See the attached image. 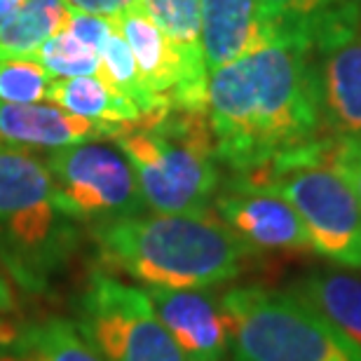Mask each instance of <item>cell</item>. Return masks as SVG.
Instances as JSON below:
<instances>
[{
  "instance_id": "obj_1",
  "label": "cell",
  "mask_w": 361,
  "mask_h": 361,
  "mask_svg": "<svg viewBox=\"0 0 361 361\" xmlns=\"http://www.w3.org/2000/svg\"><path fill=\"white\" fill-rule=\"evenodd\" d=\"M207 120L230 174L254 176L274 160L331 136L322 118L317 54L274 35L209 73Z\"/></svg>"
},
{
  "instance_id": "obj_2",
  "label": "cell",
  "mask_w": 361,
  "mask_h": 361,
  "mask_svg": "<svg viewBox=\"0 0 361 361\" xmlns=\"http://www.w3.org/2000/svg\"><path fill=\"white\" fill-rule=\"evenodd\" d=\"M101 258L146 286L216 288L249 268L247 247L216 212L139 214L90 226Z\"/></svg>"
},
{
  "instance_id": "obj_3",
  "label": "cell",
  "mask_w": 361,
  "mask_h": 361,
  "mask_svg": "<svg viewBox=\"0 0 361 361\" xmlns=\"http://www.w3.org/2000/svg\"><path fill=\"white\" fill-rule=\"evenodd\" d=\"M80 242L61 212L45 160L0 143V268L24 291L40 293Z\"/></svg>"
},
{
  "instance_id": "obj_4",
  "label": "cell",
  "mask_w": 361,
  "mask_h": 361,
  "mask_svg": "<svg viewBox=\"0 0 361 361\" xmlns=\"http://www.w3.org/2000/svg\"><path fill=\"white\" fill-rule=\"evenodd\" d=\"M115 146L132 164L146 207L155 214L209 212L223 171L207 111L167 108L122 129Z\"/></svg>"
},
{
  "instance_id": "obj_5",
  "label": "cell",
  "mask_w": 361,
  "mask_h": 361,
  "mask_svg": "<svg viewBox=\"0 0 361 361\" xmlns=\"http://www.w3.org/2000/svg\"><path fill=\"white\" fill-rule=\"evenodd\" d=\"M233 322L228 361H361V348L291 291L235 286L223 293Z\"/></svg>"
},
{
  "instance_id": "obj_6",
  "label": "cell",
  "mask_w": 361,
  "mask_h": 361,
  "mask_svg": "<svg viewBox=\"0 0 361 361\" xmlns=\"http://www.w3.org/2000/svg\"><path fill=\"white\" fill-rule=\"evenodd\" d=\"M334 136L274 160L258 174L295 209L314 254L343 268L361 270V204L331 162Z\"/></svg>"
},
{
  "instance_id": "obj_7",
  "label": "cell",
  "mask_w": 361,
  "mask_h": 361,
  "mask_svg": "<svg viewBox=\"0 0 361 361\" xmlns=\"http://www.w3.org/2000/svg\"><path fill=\"white\" fill-rule=\"evenodd\" d=\"M75 326L104 361H188L146 288L94 272L78 300Z\"/></svg>"
},
{
  "instance_id": "obj_8",
  "label": "cell",
  "mask_w": 361,
  "mask_h": 361,
  "mask_svg": "<svg viewBox=\"0 0 361 361\" xmlns=\"http://www.w3.org/2000/svg\"><path fill=\"white\" fill-rule=\"evenodd\" d=\"M61 212L78 223L146 214V200L122 150L104 143L56 148L42 157Z\"/></svg>"
},
{
  "instance_id": "obj_9",
  "label": "cell",
  "mask_w": 361,
  "mask_h": 361,
  "mask_svg": "<svg viewBox=\"0 0 361 361\" xmlns=\"http://www.w3.org/2000/svg\"><path fill=\"white\" fill-rule=\"evenodd\" d=\"M214 212L254 251H314L295 209L261 180L240 174L223 176Z\"/></svg>"
},
{
  "instance_id": "obj_10",
  "label": "cell",
  "mask_w": 361,
  "mask_h": 361,
  "mask_svg": "<svg viewBox=\"0 0 361 361\" xmlns=\"http://www.w3.org/2000/svg\"><path fill=\"white\" fill-rule=\"evenodd\" d=\"M157 317L188 361H228L233 322L212 288H146Z\"/></svg>"
},
{
  "instance_id": "obj_11",
  "label": "cell",
  "mask_w": 361,
  "mask_h": 361,
  "mask_svg": "<svg viewBox=\"0 0 361 361\" xmlns=\"http://www.w3.org/2000/svg\"><path fill=\"white\" fill-rule=\"evenodd\" d=\"M125 127L104 125L63 111L56 104H5L0 101V139L19 148H68L115 139Z\"/></svg>"
},
{
  "instance_id": "obj_12",
  "label": "cell",
  "mask_w": 361,
  "mask_h": 361,
  "mask_svg": "<svg viewBox=\"0 0 361 361\" xmlns=\"http://www.w3.org/2000/svg\"><path fill=\"white\" fill-rule=\"evenodd\" d=\"M272 35L307 45L319 56L361 28V0H261Z\"/></svg>"
},
{
  "instance_id": "obj_13",
  "label": "cell",
  "mask_w": 361,
  "mask_h": 361,
  "mask_svg": "<svg viewBox=\"0 0 361 361\" xmlns=\"http://www.w3.org/2000/svg\"><path fill=\"white\" fill-rule=\"evenodd\" d=\"M200 33L207 73L274 38L261 0H200Z\"/></svg>"
},
{
  "instance_id": "obj_14",
  "label": "cell",
  "mask_w": 361,
  "mask_h": 361,
  "mask_svg": "<svg viewBox=\"0 0 361 361\" xmlns=\"http://www.w3.org/2000/svg\"><path fill=\"white\" fill-rule=\"evenodd\" d=\"M317 78L326 132L361 141V28L317 56Z\"/></svg>"
},
{
  "instance_id": "obj_15",
  "label": "cell",
  "mask_w": 361,
  "mask_h": 361,
  "mask_svg": "<svg viewBox=\"0 0 361 361\" xmlns=\"http://www.w3.org/2000/svg\"><path fill=\"white\" fill-rule=\"evenodd\" d=\"M317 310L361 348V272L352 268H312L286 288Z\"/></svg>"
},
{
  "instance_id": "obj_16",
  "label": "cell",
  "mask_w": 361,
  "mask_h": 361,
  "mask_svg": "<svg viewBox=\"0 0 361 361\" xmlns=\"http://www.w3.org/2000/svg\"><path fill=\"white\" fill-rule=\"evenodd\" d=\"M0 361H104L75 322L45 317L17 329Z\"/></svg>"
},
{
  "instance_id": "obj_17",
  "label": "cell",
  "mask_w": 361,
  "mask_h": 361,
  "mask_svg": "<svg viewBox=\"0 0 361 361\" xmlns=\"http://www.w3.org/2000/svg\"><path fill=\"white\" fill-rule=\"evenodd\" d=\"M47 101L61 106L63 111L80 115L104 125L129 127L143 120L134 101L122 97L120 92L101 80L97 75L82 78H52L47 90Z\"/></svg>"
},
{
  "instance_id": "obj_18",
  "label": "cell",
  "mask_w": 361,
  "mask_h": 361,
  "mask_svg": "<svg viewBox=\"0 0 361 361\" xmlns=\"http://www.w3.org/2000/svg\"><path fill=\"white\" fill-rule=\"evenodd\" d=\"M63 0H26L0 24V61H31L35 49L66 28Z\"/></svg>"
},
{
  "instance_id": "obj_19",
  "label": "cell",
  "mask_w": 361,
  "mask_h": 361,
  "mask_svg": "<svg viewBox=\"0 0 361 361\" xmlns=\"http://www.w3.org/2000/svg\"><path fill=\"white\" fill-rule=\"evenodd\" d=\"M148 17L174 42L188 71L202 82H209L200 33V0H139Z\"/></svg>"
},
{
  "instance_id": "obj_20",
  "label": "cell",
  "mask_w": 361,
  "mask_h": 361,
  "mask_svg": "<svg viewBox=\"0 0 361 361\" xmlns=\"http://www.w3.org/2000/svg\"><path fill=\"white\" fill-rule=\"evenodd\" d=\"M47 71L49 78H82L99 75V54L75 40L66 28L45 40L35 49L33 59Z\"/></svg>"
},
{
  "instance_id": "obj_21",
  "label": "cell",
  "mask_w": 361,
  "mask_h": 361,
  "mask_svg": "<svg viewBox=\"0 0 361 361\" xmlns=\"http://www.w3.org/2000/svg\"><path fill=\"white\" fill-rule=\"evenodd\" d=\"M52 78L35 61H0V101L40 104L47 99Z\"/></svg>"
},
{
  "instance_id": "obj_22",
  "label": "cell",
  "mask_w": 361,
  "mask_h": 361,
  "mask_svg": "<svg viewBox=\"0 0 361 361\" xmlns=\"http://www.w3.org/2000/svg\"><path fill=\"white\" fill-rule=\"evenodd\" d=\"M113 17H99V14H85V12H73L68 10V21L66 31L73 35L75 40H80L82 45L99 54V49L104 47L106 38L113 31Z\"/></svg>"
},
{
  "instance_id": "obj_23",
  "label": "cell",
  "mask_w": 361,
  "mask_h": 361,
  "mask_svg": "<svg viewBox=\"0 0 361 361\" xmlns=\"http://www.w3.org/2000/svg\"><path fill=\"white\" fill-rule=\"evenodd\" d=\"M331 162L338 169V174L348 180V185L352 188V192L357 195L361 204V141L338 139V136H334Z\"/></svg>"
},
{
  "instance_id": "obj_24",
  "label": "cell",
  "mask_w": 361,
  "mask_h": 361,
  "mask_svg": "<svg viewBox=\"0 0 361 361\" xmlns=\"http://www.w3.org/2000/svg\"><path fill=\"white\" fill-rule=\"evenodd\" d=\"M14 312V293L10 286V277L0 268V352H3L17 334V326L12 324Z\"/></svg>"
},
{
  "instance_id": "obj_25",
  "label": "cell",
  "mask_w": 361,
  "mask_h": 361,
  "mask_svg": "<svg viewBox=\"0 0 361 361\" xmlns=\"http://www.w3.org/2000/svg\"><path fill=\"white\" fill-rule=\"evenodd\" d=\"M68 10L85 12V14H99V17H115L125 7L134 5L136 0H63Z\"/></svg>"
},
{
  "instance_id": "obj_26",
  "label": "cell",
  "mask_w": 361,
  "mask_h": 361,
  "mask_svg": "<svg viewBox=\"0 0 361 361\" xmlns=\"http://www.w3.org/2000/svg\"><path fill=\"white\" fill-rule=\"evenodd\" d=\"M0 143H3V139H0Z\"/></svg>"
}]
</instances>
